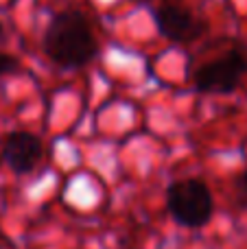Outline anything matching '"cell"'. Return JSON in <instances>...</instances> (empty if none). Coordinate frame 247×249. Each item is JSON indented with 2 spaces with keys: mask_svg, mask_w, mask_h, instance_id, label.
<instances>
[{
  "mask_svg": "<svg viewBox=\"0 0 247 249\" xmlns=\"http://www.w3.org/2000/svg\"><path fill=\"white\" fill-rule=\"evenodd\" d=\"M99 44L90 20L77 9H64L53 16L44 33V53L61 68H81L94 59Z\"/></svg>",
  "mask_w": 247,
  "mask_h": 249,
  "instance_id": "obj_1",
  "label": "cell"
},
{
  "mask_svg": "<svg viewBox=\"0 0 247 249\" xmlns=\"http://www.w3.org/2000/svg\"><path fill=\"white\" fill-rule=\"evenodd\" d=\"M166 208L175 223L182 228H204L214 214V199L210 188L201 179L186 177L177 179L166 190Z\"/></svg>",
  "mask_w": 247,
  "mask_h": 249,
  "instance_id": "obj_2",
  "label": "cell"
},
{
  "mask_svg": "<svg viewBox=\"0 0 247 249\" xmlns=\"http://www.w3.org/2000/svg\"><path fill=\"white\" fill-rule=\"evenodd\" d=\"M247 74V48H234L197 68L193 86L201 94H228Z\"/></svg>",
  "mask_w": 247,
  "mask_h": 249,
  "instance_id": "obj_3",
  "label": "cell"
},
{
  "mask_svg": "<svg viewBox=\"0 0 247 249\" xmlns=\"http://www.w3.org/2000/svg\"><path fill=\"white\" fill-rule=\"evenodd\" d=\"M156 26L166 39L175 44H188L206 31V22L191 9L179 4H162L156 11Z\"/></svg>",
  "mask_w": 247,
  "mask_h": 249,
  "instance_id": "obj_4",
  "label": "cell"
},
{
  "mask_svg": "<svg viewBox=\"0 0 247 249\" xmlns=\"http://www.w3.org/2000/svg\"><path fill=\"white\" fill-rule=\"evenodd\" d=\"M44 144L31 131H11L2 142V162L16 175H26L39 164Z\"/></svg>",
  "mask_w": 247,
  "mask_h": 249,
  "instance_id": "obj_5",
  "label": "cell"
},
{
  "mask_svg": "<svg viewBox=\"0 0 247 249\" xmlns=\"http://www.w3.org/2000/svg\"><path fill=\"white\" fill-rule=\"evenodd\" d=\"M20 68V61L16 59L9 53H0V77H7V74H16Z\"/></svg>",
  "mask_w": 247,
  "mask_h": 249,
  "instance_id": "obj_6",
  "label": "cell"
},
{
  "mask_svg": "<svg viewBox=\"0 0 247 249\" xmlns=\"http://www.w3.org/2000/svg\"><path fill=\"white\" fill-rule=\"evenodd\" d=\"M234 193H236V199H239L241 206H247V168L236 175V179H234Z\"/></svg>",
  "mask_w": 247,
  "mask_h": 249,
  "instance_id": "obj_7",
  "label": "cell"
},
{
  "mask_svg": "<svg viewBox=\"0 0 247 249\" xmlns=\"http://www.w3.org/2000/svg\"><path fill=\"white\" fill-rule=\"evenodd\" d=\"M4 39V26H2V22H0V42Z\"/></svg>",
  "mask_w": 247,
  "mask_h": 249,
  "instance_id": "obj_8",
  "label": "cell"
}]
</instances>
